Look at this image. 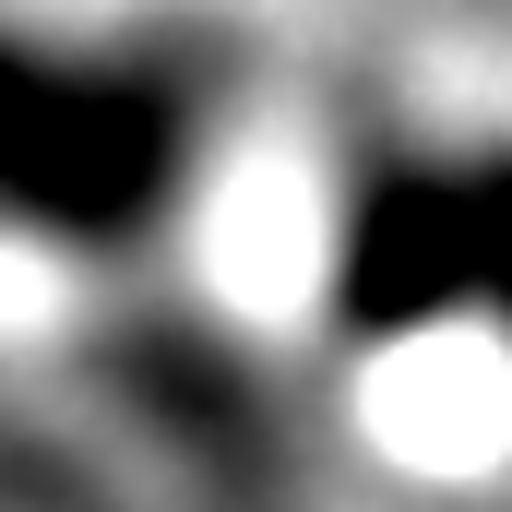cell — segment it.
I'll use <instances>...</instances> for the list:
<instances>
[{"instance_id":"6da1fadb","label":"cell","mask_w":512,"mask_h":512,"mask_svg":"<svg viewBox=\"0 0 512 512\" xmlns=\"http://www.w3.org/2000/svg\"><path fill=\"white\" fill-rule=\"evenodd\" d=\"M239 310L346 489L512 512V24L298 84Z\"/></svg>"},{"instance_id":"7a4b0ae2","label":"cell","mask_w":512,"mask_h":512,"mask_svg":"<svg viewBox=\"0 0 512 512\" xmlns=\"http://www.w3.org/2000/svg\"><path fill=\"white\" fill-rule=\"evenodd\" d=\"M286 108L239 0H0V298L227 286Z\"/></svg>"}]
</instances>
